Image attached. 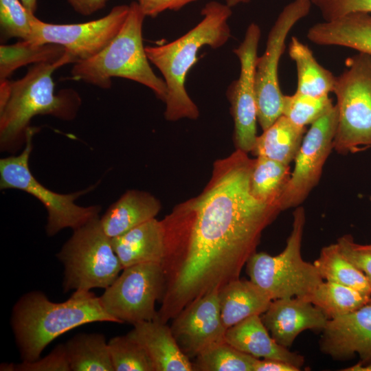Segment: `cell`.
I'll list each match as a JSON object with an SVG mask.
<instances>
[{
	"mask_svg": "<svg viewBox=\"0 0 371 371\" xmlns=\"http://www.w3.org/2000/svg\"><path fill=\"white\" fill-rule=\"evenodd\" d=\"M254 163L237 150L201 196L163 220L165 286L157 320L167 323L196 299L240 278L262 231L282 211L252 195Z\"/></svg>",
	"mask_w": 371,
	"mask_h": 371,
	"instance_id": "obj_1",
	"label": "cell"
},
{
	"mask_svg": "<svg viewBox=\"0 0 371 371\" xmlns=\"http://www.w3.org/2000/svg\"><path fill=\"white\" fill-rule=\"evenodd\" d=\"M202 20L187 33L170 43L146 46L148 58L161 73L167 87L165 116L168 120L196 119L199 109L186 89V76L196 63L199 51L209 46L218 49L231 37L228 20L232 8L216 1L203 8Z\"/></svg>",
	"mask_w": 371,
	"mask_h": 371,
	"instance_id": "obj_2",
	"label": "cell"
},
{
	"mask_svg": "<svg viewBox=\"0 0 371 371\" xmlns=\"http://www.w3.org/2000/svg\"><path fill=\"white\" fill-rule=\"evenodd\" d=\"M34 64L26 74L14 81L0 80V145L3 150H16L25 142L31 120L38 115H49L63 120L74 119L81 104L73 89L55 93L54 71L65 65Z\"/></svg>",
	"mask_w": 371,
	"mask_h": 371,
	"instance_id": "obj_3",
	"label": "cell"
},
{
	"mask_svg": "<svg viewBox=\"0 0 371 371\" xmlns=\"http://www.w3.org/2000/svg\"><path fill=\"white\" fill-rule=\"evenodd\" d=\"M117 321L90 291H75L63 302L50 301L41 291L25 293L14 304L11 317L21 358L33 361L56 337L77 326Z\"/></svg>",
	"mask_w": 371,
	"mask_h": 371,
	"instance_id": "obj_4",
	"label": "cell"
},
{
	"mask_svg": "<svg viewBox=\"0 0 371 371\" xmlns=\"http://www.w3.org/2000/svg\"><path fill=\"white\" fill-rule=\"evenodd\" d=\"M145 17L138 3L132 2L115 37L95 56L75 63L71 69L73 78L109 89L112 78H124L148 87L165 102L166 85L153 71L143 45L142 27Z\"/></svg>",
	"mask_w": 371,
	"mask_h": 371,
	"instance_id": "obj_5",
	"label": "cell"
},
{
	"mask_svg": "<svg viewBox=\"0 0 371 371\" xmlns=\"http://www.w3.org/2000/svg\"><path fill=\"white\" fill-rule=\"evenodd\" d=\"M293 216L292 229L283 251L273 256L256 251L246 263L250 280L272 300L307 297L324 280L315 265L304 260L302 256L304 208L297 207Z\"/></svg>",
	"mask_w": 371,
	"mask_h": 371,
	"instance_id": "obj_6",
	"label": "cell"
},
{
	"mask_svg": "<svg viewBox=\"0 0 371 371\" xmlns=\"http://www.w3.org/2000/svg\"><path fill=\"white\" fill-rule=\"evenodd\" d=\"M335 77L337 122L333 148L339 154L371 148V56L357 53Z\"/></svg>",
	"mask_w": 371,
	"mask_h": 371,
	"instance_id": "obj_7",
	"label": "cell"
},
{
	"mask_svg": "<svg viewBox=\"0 0 371 371\" xmlns=\"http://www.w3.org/2000/svg\"><path fill=\"white\" fill-rule=\"evenodd\" d=\"M56 256L65 268L64 292L106 289L123 270L99 216L74 229Z\"/></svg>",
	"mask_w": 371,
	"mask_h": 371,
	"instance_id": "obj_8",
	"label": "cell"
},
{
	"mask_svg": "<svg viewBox=\"0 0 371 371\" xmlns=\"http://www.w3.org/2000/svg\"><path fill=\"white\" fill-rule=\"evenodd\" d=\"M36 130L31 126L27 129L25 148L20 155L1 159L0 188L19 190L37 199L47 212L46 233L53 236L65 228L74 230L99 216L100 207H83L75 203L80 196L91 190L95 186L71 194H60L48 189L34 177L29 167V159L32 137Z\"/></svg>",
	"mask_w": 371,
	"mask_h": 371,
	"instance_id": "obj_9",
	"label": "cell"
},
{
	"mask_svg": "<svg viewBox=\"0 0 371 371\" xmlns=\"http://www.w3.org/2000/svg\"><path fill=\"white\" fill-rule=\"evenodd\" d=\"M311 6V0H293L286 5L268 34L263 54L257 58L255 91L258 122L262 131L282 115L284 95L279 82V63L289 32L308 14Z\"/></svg>",
	"mask_w": 371,
	"mask_h": 371,
	"instance_id": "obj_10",
	"label": "cell"
},
{
	"mask_svg": "<svg viewBox=\"0 0 371 371\" xmlns=\"http://www.w3.org/2000/svg\"><path fill=\"white\" fill-rule=\"evenodd\" d=\"M165 276L160 263H142L123 269V271L100 300L105 311L117 323L133 325L157 317L155 302L161 300Z\"/></svg>",
	"mask_w": 371,
	"mask_h": 371,
	"instance_id": "obj_11",
	"label": "cell"
},
{
	"mask_svg": "<svg viewBox=\"0 0 371 371\" xmlns=\"http://www.w3.org/2000/svg\"><path fill=\"white\" fill-rule=\"evenodd\" d=\"M129 5L113 7L104 16L80 23L55 24L31 17L32 39L38 45L55 44L65 48L68 63L86 60L100 52L120 32Z\"/></svg>",
	"mask_w": 371,
	"mask_h": 371,
	"instance_id": "obj_12",
	"label": "cell"
},
{
	"mask_svg": "<svg viewBox=\"0 0 371 371\" xmlns=\"http://www.w3.org/2000/svg\"><path fill=\"white\" fill-rule=\"evenodd\" d=\"M337 122V108L311 124L295 157V167L280 196L281 210L297 207L318 183L324 165L333 148Z\"/></svg>",
	"mask_w": 371,
	"mask_h": 371,
	"instance_id": "obj_13",
	"label": "cell"
},
{
	"mask_svg": "<svg viewBox=\"0 0 371 371\" xmlns=\"http://www.w3.org/2000/svg\"><path fill=\"white\" fill-rule=\"evenodd\" d=\"M260 36L259 25L249 24L243 41L234 49L240 63L238 78L227 90L234 124V141L238 150L245 153L252 151L258 137L255 68Z\"/></svg>",
	"mask_w": 371,
	"mask_h": 371,
	"instance_id": "obj_14",
	"label": "cell"
},
{
	"mask_svg": "<svg viewBox=\"0 0 371 371\" xmlns=\"http://www.w3.org/2000/svg\"><path fill=\"white\" fill-rule=\"evenodd\" d=\"M170 328L179 348L190 359L225 341L227 328L221 318L218 290L186 306L173 318Z\"/></svg>",
	"mask_w": 371,
	"mask_h": 371,
	"instance_id": "obj_15",
	"label": "cell"
},
{
	"mask_svg": "<svg viewBox=\"0 0 371 371\" xmlns=\"http://www.w3.org/2000/svg\"><path fill=\"white\" fill-rule=\"evenodd\" d=\"M319 340L321 351L333 359L345 361L355 354L361 365H371V304L328 320Z\"/></svg>",
	"mask_w": 371,
	"mask_h": 371,
	"instance_id": "obj_16",
	"label": "cell"
},
{
	"mask_svg": "<svg viewBox=\"0 0 371 371\" xmlns=\"http://www.w3.org/2000/svg\"><path fill=\"white\" fill-rule=\"evenodd\" d=\"M260 317L271 337L285 348L304 330H322L328 320L308 300L297 297L272 300Z\"/></svg>",
	"mask_w": 371,
	"mask_h": 371,
	"instance_id": "obj_17",
	"label": "cell"
},
{
	"mask_svg": "<svg viewBox=\"0 0 371 371\" xmlns=\"http://www.w3.org/2000/svg\"><path fill=\"white\" fill-rule=\"evenodd\" d=\"M167 323L157 319L133 325L127 334L147 352L155 371H193L192 362L182 352Z\"/></svg>",
	"mask_w": 371,
	"mask_h": 371,
	"instance_id": "obj_18",
	"label": "cell"
},
{
	"mask_svg": "<svg viewBox=\"0 0 371 371\" xmlns=\"http://www.w3.org/2000/svg\"><path fill=\"white\" fill-rule=\"evenodd\" d=\"M306 37L316 45L344 47L371 56V14L353 12L317 23Z\"/></svg>",
	"mask_w": 371,
	"mask_h": 371,
	"instance_id": "obj_19",
	"label": "cell"
},
{
	"mask_svg": "<svg viewBox=\"0 0 371 371\" xmlns=\"http://www.w3.org/2000/svg\"><path fill=\"white\" fill-rule=\"evenodd\" d=\"M225 341L235 348L256 358L274 359L291 363L299 368L304 357L291 352L271 337L260 315H253L227 329Z\"/></svg>",
	"mask_w": 371,
	"mask_h": 371,
	"instance_id": "obj_20",
	"label": "cell"
},
{
	"mask_svg": "<svg viewBox=\"0 0 371 371\" xmlns=\"http://www.w3.org/2000/svg\"><path fill=\"white\" fill-rule=\"evenodd\" d=\"M111 239L123 269L138 264L163 262L166 253V228L163 221L154 218Z\"/></svg>",
	"mask_w": 371,
	"mask_h": 371,
	"instance_id": "obj_21",
	"label": "cell"
},
{
	"mask_svg": "<svg viewBox=\"0 0 371 371\" xmlns=\"http://www.w3.org/2000/svg\"><path fill=\"white\" fill-rule=\"evenodd\" d=\"M160 208L159 201L149 193L128 190L108 208L100 221L105 234L113 238L155 218Z\"/></svg>",
	"mask_w": 371,
	"mask_h": 371,
	"instance_id": "obj_22",
	"label": "cell"
},
{
	"mask_svg": "<svg viewBox=\"0 0 371 371\" xmlns=\"http://www.w3.org/2000/svg\"><path fill=\"white\" fill-rule=\"evenodd\" d=\"M223 322L227 329L253 315H261L272 300L251 280L236 279L218 290Z\"/></svg>",
	"mask_w": 371,
	"mask_h": 371,
	"instance_id": "obj_23",
	"label": "cell"
},
{
	"mask_svg": "<svg viewBox=\"0 0 371 371\" xmlns=\"http://www.w3.org/2000/svg\"><path fill=\"white\" fill-rule=\"evenodd\" d=\"M288 53L297 71L295 92L313 97L326 96L333 92L336 76L317 62L308 46L293 36Z\"/></svg>",
	"mask_w": 371,
	"mask_h": 371,
	"instance_id": "obj_24",
	"label": "cell"
},
{
	"mask_svg": "<svg viewBox=\"0 0 371 371\" xmlns=\"http://www.w3.org/2000/svg\"><path fill=\"white\" fill-rule=\"evenodd\" d=\"M304 132L305 128L296 126L282 115L257 137L251 152L257 157L289 165L295 159Z\"/></svg>",
	"mask_w": 371,
	"mask_h": 371,
	"instance_id": "obj_25",
	"label": "cell"
},
{
	"mask_svg": "<svg viewBox=\"0 0 371 371\" xmlns=\"http://www.w3.org/2000/svg\"><path fill=\"white\" fill-rule=\"evenodd\" d=\"M71 371H114L105 337L80 333L65 344Z\"/></svg>",
	"mask_w": 371,
	"mask_h": 371,
	"instance_id": "obj_26",
	"label": "cell"
},
{
	"mask_svg": "<svg viewBox=\"0 0 371 371\" xmlns=\"http://www.w3.org/2000/svg\"><path fill=\"white\" fill-rule=\"evenodd\" d=\"M65 48L60 45H38L26 40H21L11 45H1L0 80L8 79L17 69L28 64L55 63L65 60Z\"/></svg>",
	"mask_w": 371,
	"mask_h": 371,
	"instance_id": "obj_27",
	"label": "cell"
},
{
	"mask_svg": "<svg viewBox=\"0 0 371 371\" xmlns=\"http://www.w3.org/2000/svg\"><path fill=\"white\" fill-rule=\"evenodd\" d=\"M313 264L324 280L350 287L370 298L365 274L342 254L337 243L324 247Z\"/></svg>",
	"mask_w": 371,
	"mask_h": 371,
	"instance_id": "obj_28",
	"label": "cell"
},
{
	"mask_svg": "<svg viewBox=\"0 0 371 371\" xmlns=\"http://www.w3.org/2000/svg\"><path fill=\"white\" fill-rule=\"evenodd\" d=\"M328 319L350 313L369 303L370 298L350 287L323 280L307 297Z\"/></svg>",
	"mask_w": 371,
	"mask_h": 371,
	"instance_id": "obj_29",
	"label": "cell"
},
{
	"mask_svg": "<svg viewBox=\"0 0 371 371\" xmlns=\"http://www.w3.org/2000/svg\"><path fill=\"white\" fill-rule=\"evenodd\" d=\"M290 177L289 165L258 156L254 159L251 173V192L261 201L279 206V199Z\"/></svg>",
	"mask_w": 371,
	"mask_h": 371,
	"instance_id": "obj_30",
	"label": "cell"
},
{
	"mask_svg": "<svg viewBox=\"0 0 371 371\" xmlns=\"http://www.w3.org/2000/svg\"><path fill=\"white\" fill-rule=\"evenodd\" d=\"M257 359L223 341L198 355L192 366L196 371H254Z\"/></svg>",
	"mask_w": 371,
	"mask_h": 371,
	"instance_id": "obj_31",
	"label": "cell"
},
{
	"mask_svg": "<svg viewBox=\"0 0 371 371\" xmlns=\"http://www.w3.org/2000/svg\"><path fill=\"white\" fill-rule=\"evenodd\" d=\"M108 346L114 371H155L146 350L128 335L111 339Z\"/></svg>",
	"mask_w": 371,
	"mask_h": 371,
	"instance_id": "obj_32",
	"label": "cell"
},
{
	"mask_svg": "<svg viewBox=\"0 0 371 371\" xmlns=\"http://www.w3.org/2000/svg\"><path fill=\"white\" fill-rule=\"evenodd\" d=\"M334 105L329 95L313 97L295 92L284 95L282 115L297 126L305 128L326 113Z\"/></svg>",
	"mask_w": 371,
	"mask_h": 371,
	"instance_id": "obj_33",
	"label": "cell"
},
{
	"mask_svg": "<svg viewBox=\"0 0 371 371\" xmlns=\"http://www.w3.org/2000/svg\"><path fill=\"white\" fill-rule=\"evenodd\" d=\"M32 14H34L29 12L19 0H0L1 38L31 41Z\"/></svg>",
	"mask_w": 371,
	"mask_h": 371,
	"instance_id": "obj_34",
	"label": "cell"
},
{
	"mask_svg": "<svg viewBox=\"0 0 371 371\" xmlns=\"http://www.w3.org/2000/svg\"><path fill=\"white\" fill-rule=\"evenodd\" d=\"M3 371H71L65 344L56 346L43 358L33 361H23L19 364L3 363Z\"/></svg>",
	"mask_w": 371,
	"mask_h": 371,
	"instance_id": "obj_35",
	"label": "cell"
},
{
	"mask_svg": "<svg viewBox=\"0 0 371 371\" xmlns=\"http://www.w3.org/2000/svg\"><path fill=\"white\" fill-rule=\"evenodd\" d=\"M324 21H330L353 12L371 14V0H311Z\"/></svg>",
	"mask_w": 371,
	"mask_h": 371,
	"instance_id": "obj_36",
	"label": "cell"
},
{
	"mask_svg": "<svg viewBox=\"0 0 371 371\" xmlns=\"http://www.w3.org/2000/svg\"><path fill=\"white\" fill-rule=\"evenodd\" d=\"M337 243L342 254L365 274L371 290V250L356 243L351 235L341 236Z\"/></svg>",
	"mask_w": 371,
	"mask_h": 371,
	"instance_id": "obj_37",
	"label": "cell"
},
{
	"mask_svg": "<svg viewBox=\"0 0 371 371\" xmlns=\"http://www.w3.org/2000/svg\"><path fill=\"white\" fill-rule=\"evenodd\" d=\"M146 16L156 17L166 10H179L197 0H134Z\"/></svg>",
	"mask_w": 371,
	"mask_h": 371,
	"instance_id": "obj_38",
	"label": "cell"
},
{
	"mask_svg": "<svg viewBox=\"0 0 371 371\" xmlns=\"http://www.w3.org/2000/svg\"><path fill=\"white\" fill-rule=\"evenodd\" d=\"M301 369L287 362L274 359H258L254 366V371H299Z\"/></svg>",
	"mask_w": 371,
	"mask_h": 371,
	"instance_id": "obj_39",
	"label": "cell"
},
{
	"mask_svg": "<svg viewBox=\"0 0 371 371\" xmlns=\"http://www.w3.org/2000/svg\"><path fill=\"white\" fill-rule=\"evenodd\" d=\"M78 14L89 16L103 9L108 0H67Z\"/></svg>",
	"mask_w": 371,
	"mask_h": 371,
	"instance_id": "obj_40",
	"label": "cell"
},
{
	"mask_svg": "<svg viewBox=\"0 0 371 371\" xmlns=\"http://www.w3.org/2000/svg\"><path fill=\"white\" fill-rule=\"evenodd\" d=\"M344 371H371V365H361L357 363L352 366L342 369Z\"/></svg>",
	"mask_w": 371,
	"mask_h": 371,
	"instance_id": "obj_41",
	"label": "cell"
},
{
	"mask_svg": "<svg viewBox=\"0 0 371 371\" xmlns=\"http://www.w3.org/2000/svg\"><path fill=\"white\" fill-rule=\"evenodd\" d=\"M25 8L34 14L37 8V0H21Z\"/></svg>",
	"mask_w": 371,
	"mask_h": 371,
	"instance_id": "obj_42",
	"label": "cell"
},
{
	"mask_svg": "<svg viewBox=\"0 0 371 371\" xmlns=\"http://www.w3.org/2000/svg\"><path fill=\"white\" fill-rule=\"evenodd\" d=\"M251 0H225V3L229 7L232 8L239 4L247 3Z\"/></svg>",
	"mask_w": 371,
	"mask_h": 371,
	"instance_id": "obj_43",
	"label": "cell"
},
{
	"mask_svg": "<svg viewBox=\"0 0 371 371\" xmlns=\"http://www.w3.org/2000/svg\"><path fill=\"white\" fill-rule=\"evenodd\" d=\"M361 245V244H360ZM361 247L364 248V249H369V250H371V244H368V245H361Z\"/></svg>",
	"mask_w": 371,
	"mask_h": 371,
	"instance_id": "obj_44",
	"label": "cell"
}]
</instances>
